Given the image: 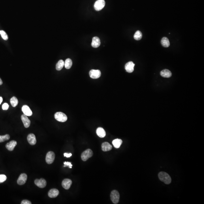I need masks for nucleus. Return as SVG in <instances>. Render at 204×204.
<instances>
[{"instance_id":"72a5a7b5","label":"nucleus","mask_w":204,"mask_h":204,"mask_svg":"<svg viewBox=\"0 0 204 204\" xmlns=\"http://www.w3.org/2000/svg\"><path fill=\"white\" fill-rule=\"evenodd\" d=\"M2 101H3V99H2V97H0V105H1V104Z\"/></svg>"},{"instance_id":"f257e3e1","label":"nucleus","mask_w":204,"mask_h":204,"mask_svg":"<svg viewBox=\"0 0 204 204\" xmlns=\"http://www.w3.org/2000/svg\"><path fill=\"white\" fill-rule=\"evenodd\" d=\"M158 177L161 181L166 184H170L172 181L170 176L166 172H161L158 173Z\"/></svg>"},{"instance_id":"a878e982","label":"nucleus","mask_w":204,"mask_h":204,"mask_svg":"<svg viewBox=\"0 0 204 204\" xmlns=\"http://www.w3.org/2000/svg\"><path fill=\"white\" fill-rule=\"evenodd\" d=\"M142 37V34L141 32L140 31H137L136 32L134 35V38L137 40H140Z\"/></svg>"},{"instance_id":"9b49d317","label":"nucleus","mask_w":204,"mask_h":204,"mask_svg":"<svg viewBox=\"0 0 204 204\" xmlns=\"http://www.w3.org/2000/svg\"><path fill=\"white\" fill-rule=\"evenodd\" d=\"M21 118L22 121L23 123L24 127L26 128L29 127L30 124H31V122L30 119L28 118L27 116L25 114H23V115H22Z\"/></svg>"},{"instance_id":"a211bd4d","label":"nucleus","mask_w":204,"mask_h":204,"mask_svg":"<svg viewBox=\"0 0 204 204\" xmlns=\"http://www.w3.org/2000/svg\"><path fill=\"white\" fill-rule=\"evenodd\" d=\"M102 150L104 152L108 151L112 149V146L108 142H105L103 143L101 145Z\"/></svg>"},{"instance_id":"39448f33","label":"nucleus","mask_w":204,"mask_h":204,"mask_svg":"<svg viewBox=\"0 0 204 204\" xmlns=\"http://www.w3.org/2000/svg\"><path fill=\"white\" fill-rule=\"evenodd\" d=\"M104 0H97L94 3V8L96 11H99L104 8L105 6Z\"/></svg>"},{"instance_id":"6e6552de","label":"nucleus","mask_w":204,"mask_h":204,"mask_svg":"<svg viewBox=\"0 0 204 204\" xmlns=\"http://www.w3.org/2000/svg\"><path fill=\"white\" fill-rule=\"evenodd\" d=\"M34 183L37 187L41 188H44L47 185V182L43 179L35 180Z\"/></svg>"},{"instance_id":"f3484780","label":"nucleus","mask_w":204,"mask_h":204,"mask_svg":"<svg viewBox=\"0 0 204 204\" xmlns=\"http://www.w3.org/2000/svg\"><path fill=\"white\" fill-rule=\"evenodd\" d=\"M59 191L56 189H53L50 190L48 193L49 197L55 198L57 197L59 194Z\"/></svg>"},{"instance_id":"9d476101","label":"nucleus","mask_w":204,"mask_h":204,"mask_svg":"<svg viewBox=\"0 0 204 204\" xmlns=\"http://www.w3.org/2000/svg\"><path fill=\"white\" fill-rule=\"evenodd\" d=\"M135 64L132 61H130L127 62L125 65V69L127 72L131 73L134 71V67Z\"/></svg>"},{"instance_id":"c85d7f7f","label":"nucleus","mask_w":204,"mask_h":204,"mask_svg":"<svg viewBox=\"0 0 204 204\" xmlns=\"http://www.w3.org/2000/svg\"><path fill=\"white\" fill-rule=\"evenodd\" d=\"M7 179V177L5 175L1 174L0 175V183H3L6 181Z\"/></svg>"},{"instance_id":"b1692460","label":"nucleus","mask_w":204,"mask_h":204,"mask_svg":"<svg viewBox=\"0 0 204 204\" xmlns=\"http://www.w3.org/2000/svg\"><path fill=\"white\" fill-rule=\"evenodd\" d=\"M72 65V61L70 59L68 58L65 60L64 62V66L67 69H70Z\"/></svg>"},{"instance_id":"7ed1b4c3","label":"nucleus","mask_w":204,"mask_h":204,"mask_svg":"<svg viewBox=\"0 0 204 204\" xmlns=\"http://www.w3.org/2000/svg\"><path fill=\"white\" fill-rule=\"evenodd\" d=\"M120 195L117 191L113 190L111 194V198L114 204H118L119 201Z\"/></svg>"},{"instance_id":"f704fd0d","label":"nucleus","mask_w":204,"mask_h":204,"mask_svg":"<svg viewBox=\"0 0 204 204\" xmlns=\"http://www.w3.org/2000/svg\"><path fill=\"white\" fill-rule=\"evenodd\" d=\"M2 84H3V82H2V79H1V78H0V86L2 85Z\"/></svg>"},{"instance_id":"0eeeda50","label":"nucleus","mask_w":204,"mask_h":204,"mask_svg":"<svg viewBox=\"0 0 204 204\" xmlns=\"http://www.w3.org/2000/svg\"><path fill=\"white\" fill-rule=\"evenodd\" d=\"M90 78L93 79L98 78L101 76V72L99 70H91L89 72Z\"/></svg>"},{"instance_id":"20e7f679","label":"nucleus","mask_w":204,"mask_h":204,"mask_svg":"<svg viewBox=\"0 0 204 204\" xmlns=\"http://www.w3.org/2000/svg\"><path fill=\"white\" fill-rule=\"evenodd\" d=\"M93 155V151L91 149H87L84 151L81 154V159L83 161H87L88 159L91 157Z\"/></svg>"},{"instance_id":"2f4dec72","label":"nucleus","mask_w":204,"mask_h":204,"mask_svg":"<svg viewBox=\"0 0 204 204\" xmlns=\"http://www.w3.org/2000/svg\"><path fill=\"white\" fill-rule=\"evenodd\" d=\"M21 204H31L32 203L30 201L28 200H23L21 203Z\"/></svg>"},{"instance_id":"c756f323","label":"nucleus","mask_w":204,"mask_h":204,"mask_svg":"<svg viewBox=\"0 0 204 204\" xmlns=\"http://www.w3.org/2000/svg\"><path fill=\"white\" fill-rule=\"evenodd\" d=\"M9 105L7 103H5L3 104L2 106V109L3 110H7L9 108Z\"/></svg>"},{"instance_id":"2eb2a0df","label":"nucleus","mask_w":204,"mask_h":204,"mask_svg":"<svg viewBox=\"0 0 204 204\" xmlns=\"http://www.w3.org/2000/svg\"><path fill=\"white\" fill-rule=\"evenodd\" d=\"M17 143L16 141L14 140L11 141L7 144L6 145V148L10 151H12L14 150V148L17 145Z\"/></svg>"},{"instance_id":"f8f14e48","label":"nucleus","mask_w":204,"mask_h":204,"mask_svg":"<svg viewBox=\"0 0 204 204\" xmlns=\"http://www.w3.org/2000/svg\"><path fill=\"white\" fill-rule=\"evenodd\" d=\"M72 182L69 179H65L64 180L62 183V185L63 188L65 189H69L72 185Z\"/></svg>"},{"instance_id":"5701e85b","label":"nucleus","mask_w":204,"mask_h":204,"mask_svg":"<svg viewBox=\"0 0 204 204\" xmlns=\"http://www.w3.org/2000/svg\"><path fill=\"white\" fill-rule=\"evenodd\" d=\"M64 65V62L62 60H60L56 65V69L58 71L61 70Z\"/></svg>"},{"instance_id":"423d86ee","label":"nucleus","mask_w":204,"mask_h":204,"mask_svg":"<svg viewBox=\"0 0 204 204\" xmlns=\"http://www.w3.org/2000/svg\"><path fill=\"white\" fill-rule=\"evenodd\" d=\"M55 157V154L53 152H49L46 155L45 158L46 162L48 164H52L54 161Z\"/></svg>"},{"instance_id":"393cba45","label":"nucleus","mask_w":204,"mask_h":204,"mask_svg":"<svg viewBox=\"0 0 204 204\" xmlns=\"http://www.w3.org/2000/svg\"><path fill=\"white\" fill-rule=\"evenodd\" d=\"M10 103L12 106L15 107L18 105V101L16 97H13L10 99Z\"/></svg>"},{"instance_id":"cd10ccee","label":"nucleus","mask_w":204,"mask_h":204,"mask_svg":"<svg viewBox=\"0 0 204 204\" xmlns=\"http://www.w3.org/2000/svg\"><path fill=\"white\" fill-rule=\"evenodd\" d=\"M0 34L3 39L4 40H8V36L5 31L3 30H0Z\"/></svg>"},{"instance_id":"1a4fd4ad","label":"nucleus","mask_w":204,"mask_h":204,"mask_svg":"<svg viewBox=\"0 0 204 204\" xmlns=\"http://www.w3.org/2000/svg\"><path fill=\"white\" fill-rule=\"evenodd\" d=\"M27 176L25 173H22L20 175L17 180V183L19 185L25 184L27 180Z\"/></svg>"},{"instance_id":"4be33fe9","label":"nucleus","mask_w":204,"mask_h":204,"mask_svg":"<svg viewBox=\"0 0 204 204\" xmlns=\"http://www.w3.org/2000/svg\"><path fill=\"white\" fill-rule=\"evenodd\" d=\"M161 44L163 47H168L170 46V42L167 37H163L161 40Z\"/></svg>"},{"instance_id":"f03ea898","label":"nucleus","mask_w":204,"mask_h":204,"mask_svg":"<svg viewBox=\"0 0 204 204\" xmlns=\"http://www.w3.org/2000/svg\"><path fill=\"white\" fill-rule=\"evenodd\" d=\"M55 118L57 121L61 122H65L67 120V115L65 113L61 112H58L55 113Z\"/></svg>"},{"instance_id":"6ab92c4d","label":"nucleus","mask_w":204,"mask_h":204,"mask_svg":"<svg viewBox=\"0 0 204 204\" xmlns=\"http://www.w3.org/2000/svg\"><path fill=\"white\" fill-rule=\"evenodd\" d=\"M160 75L164 78H169L172 76V73L168 69H165L162 70L160 72Z\"/></svg>"},{"instance_id":"7c9ffc66","label":"nucleus","mask_w":204,"mask_h":204,"mask_svg":"<svg viewBox=\"0 0 204 204\" xmlns=\"http://www.w3.org/2000/svg\"><path fill=\"white\" fill-rule=\"evenodd\" d=\"M64 164L65 165L64 167H67V166H69L70 168H72V165L71 162H64Z\"/></svg>"},{"instance_id":"dca6fc26","label":"nucleus","mask_w":204,"mask_h":204,"mask_svg":"<svg viewBox=\"0 0 204 204\" xmlns=\"http://www.w3.org/2000/svg\"><path fill=\"white\" fill-rule=\"evenodd\" d=\"M101 44L100 40L98 37H94L92 39L91 45L93 48H98Z\"/></svg>"},{"instance_id":"473e14b6","label":"nucleus","mask_w":204,"mask_h":204,"mask_svg":"<svg viewBox=\"0 0 204 204\" xmlns=\"http://www.w3.org/2000/svg\"><path fill=\"white\" fill-rule=\"evenodd\" d=\"M72 156V154H71V153H70V154H68V153H65L64 154V156L65 157H66L67 158H69L70 157Z\"/></svg>"},{"instance_id":"412c9836","label":"nucleus","mask_w":204,"mask_h":204,"mask_svg":"<svg viewBox=\"0 0 204 204\" xmlns=\"http://www.w3.org/2000/svg\"><path fill=\"white\" fill-rule=\"evenodd\" d=\"M122 140L121 139H115V140H113V141H112V144H113V146L116 148H119L120 147L122 144Z\"/></svg>"},{"instance_id":"aec40b11","label":"nucleus","mask_w":204,"mask_h":204,"mask_svg":"<svg viewBox=\"0 0 204 204\" xmlns=\"http://www.w3.org/2000/svg\"><path fill=\"white\" fill-rule=\"evenodd\" d=\"M96 132L98 136L101 138L104 137L106 135V132L104 129L102 127H100L97 128Z\"/></svg>"},{"instance_id":"bb28decb","label":"nucleus","mask_w":204,"mask_h":204,"mask_svg":"<svg viewBox=\"0 0 204 204\" xmlns=\"http://www.w3.org/2000/svg\"><path fill=\"white\" fill-rule=\"evenodd\" d=\"M10 136L8 134H6V135L3 136L0 135V143L8 140L10 139Z\"/></svg>"},{"instance_id":"4468645a","label":"nucleus","mask_w":204,"mask_h":204,"mask_svg":"<svg viewBox=\"0 0 204 204\" xmlns=\"http://www.w3.org/2000/svg\"><path fill=\"white\" fill-rule=\"evenodd\" d=\"M22 110L24 114L27 116H30L32 115V112L29 107L27 105H23L22 108Z\"/></svg>"},{"instance_id":"ddd939ff","label":"nucleus","mask_w":204,"mask_h":204,"mask_svg":"<svg viewBox=\"0 0 204 204\" xmlns=\"http://www.w3.org/2000/svg\"><path fill=\"white\" fill-rule=\"evenodd\" d=\"M27 141L31 145H34L36 143V139L35 135L33 133H30L28 135L27 138Z\"/></svg>"}]
</instances>
